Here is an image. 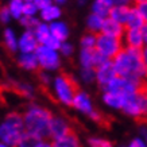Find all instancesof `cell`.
<instances>
[{
  "mask_svg": "<svg viewBox=\"0 0 147 147\" xmlns=\"http://www.w3.org/2000/svg\"><path fill=\"white\" fill-rule=\"evenodd\" d=\"M112 62H113L117 76L138 80L142 81V82L146 80L147 67L142 59L140 50L124 46L115 57L112 58Z\"/></svg>",
  "mask_w": 147,
  "mask_h": 147,
  "instance_id": "1",
  "label": "cell"
},
{
  "mask_svg": "<svg viewBox=\"0 0 147 147\" xmlns=\"http://www.w3.org/2000/svg\"><path fill=\"white\" fill-rule=\"evenodd\" d=\"M23 123L27 134L35 135L40 139L49 138V123L53 113L39 104H31L23 112Z\"/></svg>",
  "mask_w": 147,
  "mask_h": 147,
  "instance_id": "2",
  "label": "cell"
},
{
  "mask_svg": "<svg viewBox=\"0 0 147 147\" xmlns=\"http://www.w3.org/2000/svg\"><path fill=\"white\" fill-rule=\"evenodd\" d=\"M26 132L23 116L18 112H11L0 121V142H4L11 146H16Z\"/></svg>",
  "mask_w": 147,
  "mask_h": 147,
  "instance_id": "3",
  "label": "cell"
},
{
  "mask_svg": "<svg viewBox=\"0 0 147 147\" xmlns=\"http://www.w3.org/2000/svg\"><path fill=\"white\" fill-rule=\"evenodd\" d=\"M50 90L55 101H58L62 105H70L71 100L74 97L77 89L76 81L73 80V77L65 73H59L53 76V80L50 82Z\"/></svg>",
  "mask_w": 147,
  "mask_h": 147,
  "instance_id": "4",
  "label": "cell"
},
{
  "mask_svg": "<svg viewBox=\"0 0 147 147\" xmlns=\"http://www.w3.org/2000/svg\"><path fill=\"white\" fill-rule=\"evenodd\" d=\"M35 55L38 59L40 70L55 73L62 66V55L57 49H51L45 45H39L35 50Z\"/></svg>",
  "mask_w": 147,
  "mask_h": 147,
  "instance_id": "5",
  "label": "cell"
},
{
  "mask_svg": "<svg viewBox=\"0 0 147 147\" xmlns=\"http://www.w3.org/2000/svg\"><path fill=\"white\" fill-rule=\"evenodd\" d=\"M70 105L73 107L74 111H77L78 113L84 116H88L92 121L100 123L102 120V115L94 108L93 100L89 96V93L85 92V90H77Z\"/></svg>",
  "mask_w": 147,
  "mask_h": 147,
  "instance_id": "6",
  "label": "cell"
},
{
  "mask_svg": "<svg viewBox=\"0 0 147 147\" xmlns=\"http://www.w3.org/2000/svg\"><path fill=\"white\" fill-rule=\"evenodd\" d=\"M121 112L132 119H142L147 115V104L142 90L125 96Z\"/></svg>",
  "mask_w": 147,
  "mask_h": 147,
  "instance_id": "7",
  "label": "cell"
},
{
  "mask_svg": "<svg viewBox=\"0 0 147 147\" xmlns=\"http://www.w3.org/2000/svg\"><path fill=\"white\" fill-rule=\"evenodd\" d=\"M123 47H124V45H123V40L120 38L105 35V34H101V32L97 34L94 50H97L104 58L112 59Z\"/></svg>",
  "mask_w": 147,
  "mask_h": 147,
  "instance_id": "8",
  "label": "cell"
},
{
  "mask_svg": "<svg viewBox=\"0 0 147 147\" xmlns=\"http://www.w3.org/2000/svg\"><path fill=\"white\" fill-rule=\"evenodd\" d=\"M143 82L138 80H132V78H127L123 76H117L116 74L112 78L105 88H102V90H113V92H119L123 94H131L135 92L142 90Z\"/></svg>",
  "mask_w": 147,
  "mask_h": 147,
  "instance_id": "9",
  "label": "cell"
},
{
  "mask_svg": "<svg viewBox=\"0 0 147 147\" xmlns=\"http://www.w3.org/2000/svg\"><path fill=\"white\" fill-rule=\"evenodd\" d=\"M32 31H34V35H35V38L39 45H45V46H47V47L58 50L59 46H61V43H62L58 38H55V36L51 34L49 23L39 20V23L32 28Z\"/></svg>",
  "mask_w": 147,
  "mask_h": 147,
  "instance_id": "10",
  "label": "cell"
},
{
  "mask_svg": "<svg viewBox=\"0 0 147 147\" xmlns=\"http://www.w3.org/2000/svg\"><path fill=\"white\" fill-rule=\"evenodd\" d=\"M116 76V70L112 59H105L94 67V82H97L100 88H105L108 82Z\"/></svg>",
  "mask_w": 147,
  "mask_h": 147,
  "instance_id": "11",
  "label": "cell"
},
{
  "mask_svg": "<svg viewBox=\"0 0 147 147\" xmlns=\"http://www.w3.org/2000/svg\"><path fill=\"white\" fill-rule=\"evenodd\" d=\"M70 132H71V125H70V121L67 120L66 117L59 115L51 116L49 123V138L51 140L62 138V136L70 134Z\"/></svg>",
  "mask_w": 147,
  "mask_h": 147,
  "instance_id": "12",
  "label": "cell"
},
{
  "mask_svg": "<svg viewBox=\"0 0 147 147\" xmlns=\"http://www.w3.org/2000/svg\"><path fill=\"white\" fill-rule=\"evenodd\" d=\"M121 40H123V45L125 47H131V49L140 50L146 45L142 28H125Z\"/></svg>",
  "mask_w": 147,
  "mask_h": 147,
  "instance_id": "13",
  "label": "cell"
},
{
  "mask_svg": "<svg viewBox=\"0 0 147 147\" xmlns=\"http://www.w3.org/2000/svg\"><path fill=\"white\" fill-rule=\"evenodd\" d=\"M105 59L107 58H104L94 49H81L78 53L80 67H96L98 63H101Z\"/></svg>",
  "mask_w": 147,
  "mask_h": 147,
  "instance_id": "14",
  "label": "cell"
},
{
  "mask_svg": "<svg viewBox=\"0 0 147 147\" xmlns=\"http://www.w3.org/2000/svg\"><path fill=\"white\" fill-rule=\"evenodd\" d=\"M127 94L113 92V90H102L101 102L112 111H121Z\"/></svg>",
  "mask_w": 147,
  "mask_h": 147,
  "instance_id": "15",
  "label": "cell"
},
{
  "mask_svg": "<svg viewBox=\"0 0 147 147\" xmlns=\"http://www.w3.org/2000/svg\"><path fill=\"white\" fill-rule=\"evenodd\" d=\"M39 46L32 30H24L18 36V51L22 53H34Z\"/></svg>",
  "mask_w": 147,
  "mask_h": 147,
  "instance_id": "16",
  "label": "cell"
},
{
  "mask_svg": "<svg viewBox=\"0 0 147 147\" xmlns=\"http://www.w3.org/2000/svg\"><path fill=\"white\" fill-rule=\"evenodd\" d=\"M125 31V27L124 24L121 23L116 22L113 20L112 18L107 16L104 18V22H102V26H101V34H105V35H109V36H115V38H123V34Z\"/></svg>",
  "mask_w": 147,
  "mask_h": 147,
  "instance_id": "17",
  "label": "cell"
},
{
  "mask_svg": "<svg viewBox=\"0 0 147 147\" xmlns=\"http://www.w3.org/2000/svg\"><path fill=\"white\" fill-rule=\"evenodd\" d=\"M16 62H18L20 69L26 71H36L39 69L35 51L34 53H22V51H19L18 57H16Z\"/></svg>",
  "mask_w": 147,
  "mask_h": 147,
  "instance_id": "18",
  "label": "cell"
},
{
  "mask_svg": "<svg viewBox=\"0 0 147 147\" xmlns=\"http://www.w3.org/2000/svg\"><path fill=\"white\" fill-rule=\"evenodd\" d=\"M61 16H62L61 5L55 4V3L47 5L45 8L39 9V12H38L39 20L46 22V23H51V22H54V20H58V19H61Z\"/></svg>",
  "mask_w": 147,
  "mask_h": 147,
  "instance_id": "19",
  "label": "cell"
},
{
  "mask_svg": "<svg viewBox=\"0 0 147 147\" xmlns=\"http://www.w3.org/2000/svg\"><path fill=\"white\" fill-rule=\"evenodd\" d=\"M49 26H50V31H51V34L55 38H58L61 42L67 40L69 35H70V28H69L66 22L58 19V20H54V22L49 23Z\"/></svg>",
  "mask_w": 147,
  "mask_h": 147,
  "instance_id": "20",
  "label": "cell"
},
{
  "mask_svg": "<svg viewBox=\"0 0 147 147\" xmlns=\"http://www.w3.org/2000/svg\"><path fill=\"white\" fill-rule=\"evenodd\" d=\"M113 5H115L113 0H93L90 5V11L101 18H107Z\"/></svg>",
  "mask_w": 147,
  "mask_h": 147,
  "instance_id": "21",
  "label": "cell"
},
{
  "mask_svg": "<svg viewBox=\"0 0 147 147\" xmlns=\"http://www.w3.org/2000/svg\"><path fill=\"white\" fill-rule=\"evenodd\" d=\"M51 147H81V143L78 136L70 132V134L65 135L62 138L51 140Z\"/></svg>",
  "mask_w": 147,
  "mask_h": 147,
  "instance_id": "22",
  "label": "cell"
},
{
  "mask_svg": "<svg viewBox=\"0 0 147 147\" xmlns=\"http://www.w3.org/2000/svg\"><path fill=\"white\" fill-rule=\"evenodd\" d=\"M18 34L12 28H5L3 32V43L9 53L18 51Z\"/></svg>",
  "mask_w": 147,
  "mask_h": 147,
  "instance_id": "23",
  "label": "cell"
},
{
  "mask_svg": "<svg viewBox=\"0 0 147 147\" xmlns=\"http://www.w3.org/2000/svg\"><path fill=\"white\" fill-rule=\"evenodd\" d=\"M146 23L143 20V18L140 16V13L138 12L136 7H131L128 12V16H127V20L124 23L125 28H143Z\"/></svg>",
  "mask_w": 147,
  "mask_h": 147,
  "instance_id": "24",
  "label": "cell"
},
{
  "mask_svg": "<svg viewBox=\"0 0 147 147\" xmlns=\"http://www.w3.org/2000/svg\"><path fill=\"white\" fill-rule=\"evenodd\" d=\"M129 8H131V5H113L108 16L116 20V22L124 24L125 20H127V16H128Z\"/></svg>",
  "mask_w": 147,
  "mask_h": 147,
  "instance_id": "25",
  "label": "cell"
},
{
  "mask_svg": "<svg viewBox=\"0 0 147 147\" xmlns=\"http://www.w3.org/2000/svg\"><path fill=\"white\" fill-rule=\"evenodd\" d=\"M102 22H104V18L98 16V15H96L93 12H90V15L86 18V28H88V31L98 34V32L101 31Z\"/></svg>",
  "mask_w": 147,
  "mask_h": 147,
  "instance_id": "26",
  "label": "cell"
},
{
  "mask_svg": "<svg viewBox=\"0 0 147 147\" xmlns=\"http://www.w3.org/2000/svg\"><path fill=\"white\" fill-rule=\"evenodd\" d=\"M8 9L11 12L12 19H20L23 16V7H24V1L23 0H9L8 3Z\"/></svg>",
  "mask_w": 147,
  "mask_h": 147,
  "instance_id": "27",
  "label": "cell"
},
{
  "mask_svg": "<svg viewBox=\"0 0 147 147\" xmlns=\"http://www.w3.org/2000/svg\"><path fill=\"white\" fill-rule=\"evenodd\" d=\"M13 88L18 90L23 97L31 98L32 96L35 94L34 86H32L31 84H28V82H23V81H20V82H13Z\"/></svg>",
  "mask_w": 147,
  "mask_h": 147,
  "instance_id": "28",
  "label": "cell"
},
{
  "mask_svg": "<svg viewBox=\"0 0 147 147\" xmlns=\"http://www.w3.org/2000/svg\"><path fill=\"white\" fill-rule=\"evenodd\" d=\"M40 140H42V139L38 138V136H35V135L24 132V135L20 138V140H19L18 144H16L15 147H38V144L40 143Z\"/></svg>",
  "mask_w": 147,
  "mask_h": 147,
  "instance_id": "29",
  "label": "cell"
},
{
  "mask_svg": "<svg viewBox=\"0 0 147 147\" xmlns=\"http://www.w3.org/2000/svg\"><path fill=\"white\" fill-rule=\"evenodd\" d=\"M94 67H80V71H78V80L82 82V84L88 85L94 82Z\"/></svg>",
  "mask_w": 147,
  "mask_h": 147,
  "instance_id": "30",
  "label": "cell"
},
{
  "mask_svg": "<svg viewBox=\"0 0 147 147\" xmlns=\"http://www.w3.org/2000/svg\"><path fill=\"white\" fill-rule=\"evenodd\" d=\"M96 39H97V34L94 32H85L80 39V46L81 49H94L96 46Z\"/></svg>",
  "mask_w": 147,
  "mask_h": 147,
  "instance_id": "31",
  "label": "cell"
},
{
  "mask_svg": "<svg viewBox=\"0 0 147 147\" xmlns=\"http://www.w3.org/2000/svg\"><path fill=\"white\" fill-rule=\"evenodd\" d=\"M88 147H115V144L102 136H90L88 139Z\"/></svg>",
  "mask_w": 147,
  "mask_h": 147,
  "instance_id": "32",
  "label": "cell"
},
{
  "mask_svg": "<svg viewBox=\"0 0 147 147\" xmlns=\"http://www.w3.org/2000/svg\"><path fill=\"white\" fill-rule=\"evenodd\" d=\"M19 22H20V24L24 27V30H32V28L39 23V18H38V15H35V16L23 15L22 18L19 19Z\"/></svg>",
  "mask_w": 147,
  "mask_h": 147,
  "instance_id": "33",
  "label": "cell"
},
{
  "mask_svg": "<svg viewBox=\"0 0 147 147\" xmlns=\"http://www.w3.org/2000/svg\"><path fill=\"white\" fill-rule=\"evenodd\" d=\"M58 51H59V54H61L62 57L69 58L74 54V46H73V43H70L69 40H63L62 43H61V46H59Z\"/></svg>",
  "mask_w": 147,
  "mask_h": 147,
  "instance_id": "34",
  "label": "cell"
},
{
  "mask_svg": "<svg viewBox=\"0 0 147 147\" xmlns=\"http://www.w3.org/2000/svg\"><path fill=\"white\" fill-rule=\"evenodd\" d=\"M39 9L36 8V5L34 4V1H27L24 3V7H23V15H28V16H35L38 15Z\"/></svg>",
  "mask_w": 147,
  "mask_h": 147,
  "instance_id": "35",
  "label": "cell"
},
{
  "mask_svg": "<svg viewBox=\"0 0 147 147\" xmlns=\"http://www.w3.org/2000/svg\"><path fill=\"white\" fill-rule=\"evenodd\" d=\"M38 80H39L40 85H43V86H49L51 80H53V76H51V73L50 71H45L42 70L39 73V76H38Z\"/></svg>",
  "mask_w": 147,
  "mask_h": 147,
  "instance_id": "36",
  "label": "cell"
},
{
  "mask_svg": "<svg viewBox=\"0 0 147 147\" xmlns=\"http://www.w3.org/2000/svg\"><path fill=\"white\" fill-rule=\"evenodd\" d=\"M12 20V16H11V12H9L8 7H1L0 8V22L3 24H8L9 22Z\"/></svg>",
  "mask_w": 147,
  "mask_h": 147,
  "instance_id": "37",
  "label": "cell"
},
{
  "mask_svg": "<svg viewBox=\"0 0 147 147\" xmlns=\"http://www.w3.org/2000/svg\"><path fill=\"white\" fill-rule=\"evenodd\" d=\"M125 147H147V143L143 136H136V138L131 139Z\"/></svg>",
  "mask_w": 147,
  "mask_h": 147,
  "instance_id": "38",
  "label": "cell"
},
{
  "mask_svg": "<svg viewBox=\"0 0 147 147\" xmlns=\"http://www.w3.org/2000/svg\"><path fill=\"white\" fill-rule=\"evenodd\" d=\"M136 9H138V12L140 13V16L143 18L144 23H147V0L146 1H142V3H138V4H135Z\"/></svg>",
  "mask_w": 147,
  "mask_h": 147,
  "instance_id": "39",
  "label": "cell"
},
{
  "mask_svg": "<svg viewBox=\"0 0 147 147\" xmlns=\"http://www.w3.org/2000/svg\"><path fill=\"white\" fill-rule=\"evenodd\" d=\"M34 4L36 5L38 9H42L45 7H47V5L53 4V0H34Z\"/></svg>",
  "mask_w": 147,
  "mask_h": 147,
  "instance_id": "40",
  "label": "cell"
},
{
  "mask_svg": "<svg viewBox=\"0 0 147 147\" xmlns=\"http://www.w3.org/2000/svg\"><path fill=\"white\" fill-rule=\"evenodd\" d=\"M140 54H142L143 62H144V65H146V67H147V45H144L142 49H140Z\"/></svg>",
  "mask_w": 147,
  "mask_h": 147,
  "instance_id": "41",
  "label": "cell"
},
{
  "mask_svg": "<svg viewBox=\"0 0 147 147\" xmlns=\"http://www.w3.org/2000/svg\"><path fill=\"white\" fill-rule=\"evenodd\" d=\"M115 5H131L132 0H113Z\"/></svg>",
  "mask_w": 147,
  "mask_h": 147,
  "instance_id": "42",
  "label": "cell"
},
{
  "mask_svg": "<svg viewBox=\"0 0 147 147\" xmlns=\"http://www.w3.org/2000/svg\"><path fill=\"white\" fill-rule=\"evenodd\" d=\"M38 147H51V142H47V140H45V139H42L40 143L38 144Z\"/></svg>",
  "mask_w": 147,
  "mask_h": 147,
  "instance_id": "43",
  "label": "cell"
},
{
  "mask_svg": "<svg viewBox=\"0 0 147 147\" xmlns=\"http://www.w3.org/2000/svg\"><path fill=\"white\" fill-rule=\"evenodd\" d=\"M142 93H143V97H144L146 104H147V85H143L142 86Z\"/></svg>",
  "mask_w": 147,
  "mask_h": 147,
  "instance_id": "44",
  "label": "cell"
},
{
  "mask_svg": "<svg viewBox=\"0 0 147 147\" xmlns=\"http://www.w3.org/2000/svg\"><path fill=\"white\" fill-rule=\"evenodd\" d=\"M142 30H143V35H144V43L147 45V23L144 24V26H143Z\"/></svg>",
  "mask_w": 147,
  "mask_h": 147,
  "instance_id": "45",
  "label": "cell"
},
{
  "mask_svg": "<svg viewBox=\"0 0 147 147\" xmlns=\"http://www.w3.org/2000/svg\"><path fill=\"white\" fill-rule=\"evenodd\" d=\"M53 3H55V4H58V5H63L67 3V0H53Z\"/></svg>",
  "mask_w": 147,
  "mask_h": 147,
  "instance_id": "46",
  "label": "cell"
},
{
  "mask_svg": "<svg viewBox=\"0 0 147 147\" xmlns=\"http://www.w3.org/2000/svg\"><path fill=\"white\" fill-rule=\"evenodd\" d=\"M77 3H78L80 5H85L86 3H88V0H77Z\"/></svg>",
  "mask_w": 147,
  "mask_h": 147,
  "instance_id": "47",
  "label": "cell"
},
{
  "mask_svg": "<svg viewBox=\"0 0 147 147\" xmlns=\"http://www.w3.org/2000/svg\"><path fill=\"white\" fill-rule=\"evenodd\" d=\"M0 147H13V146H11V144H7V143H4V142H0Z\"/></svg>",
  "mask_w": 147,
  "mask_h": 147,
  "instance_id": "48",
  "label": "cell"
},
{
  "mask_svg": "<svg viewBox=\"0 0 147 147\" xmlns=\"http://www.w3.org/2000/svg\"><path fill=\"white\" fill-rule=\"evenodd\" d=\"M142 1H146V0H132V3L138 4V3H142Z\"/></svg>",
  "mask_w": 147,
  "mask_h": 147,
  "instance_id": "49",
  "label": "cell"
},
{
  "mask_svg": "<svg viewBox=\"0 0 147 147\" xmlns=\"http://www.w3.org/2000/svg\"><path fill=\"white\" fill-rule=\"evenodd\" d=\"M143 138H144V140H146V143H147V131H146V134L143 135Z\"/></svg>",
  "mask_w": 147,
  "mask_h": 147,
  "instance_id": "50",
  "label": "cell"
},
{
  "mask_svg": "<svg viewBox=\"0 0 147 147\" xmlns=\"http://www.w3.org/2000/svg\"><path fill=\"white\" fill-rule=\"evenodd\" d=\"M24 3H27V1H34V0H23Z\"/></svg>",
  "mask_w": 147,
  "mask_h": 147,
  "instance_id": "51",
  "label": "cell"
},
{
  "mask_svg": "<svg viewBox=\"0 0 147 147\" xmlns=\"http://www.w3.org/2000/svg\"><path fill=\"white\" fill-rule=\"evenodd\" d=\"M146 80H147V70H146Z\"/></svg>",
  "mask_w": 147,
  "mask_h": 147,
  "instance_id": "52",
  "label": "cell"
}]
</instances>
